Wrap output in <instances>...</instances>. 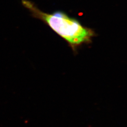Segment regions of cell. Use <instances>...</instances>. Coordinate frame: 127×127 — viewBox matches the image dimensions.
<instances>
[{"mask_svg": "<svg viewBox=\"0 0 127 127\" xmlns=\"http://www.w3.org/2000/svg\"><path fill=\"white\" fill-rule=\"evenodd\" d=\"M22 4L34 18L41 20L63 38L74 51L82 44L91 42L95 35L92 29L82 26L77 19L62 11L46 13L29 0H22Z\"/></svg>", "mask_w": 127, "mask_h": 127, "instance_id": "obj_1", "label": "cell"}]
</instances>
